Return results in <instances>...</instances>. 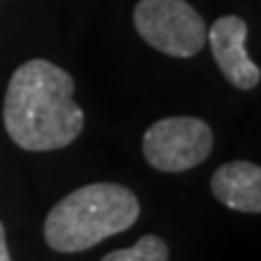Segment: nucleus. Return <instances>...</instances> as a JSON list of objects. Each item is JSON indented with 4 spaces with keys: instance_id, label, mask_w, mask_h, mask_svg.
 <instances>
[{
    "instance_id": "f03ea898",
    "label": "nucleus",
    "mask_w": 261,
    "mask_h": 261,
    "mask_svg": "<svg viewBox=\"0 0 261 261\" xmlns=\"http://www.w3.org/2000/svg\"><path fill=\"white\" fill-rule=\"evenodd\" d=\"M140 218V200L124 185L92 183L79 187L50 209L44 238L57 252H81L130 228Z\"/></svg>"
},
{
    "instance_id": "423d86ee",
    "label": "nucleus",
    "mask_w": 261,
    "mask_h": 261,
    "mask_svg": "<svg viewBox=\"0 0 261 261\" xmlns=\"http://www.w3.org/2000/svg\"><path fill=\"white\" fill-rule=\"evenodd\" d=\"M211 192L228 209L244 214L261 211V168L250 161H228L211 178Z\"/></svg>"
},
{
    "instance_id": "39448f33",
    "label": "nucleus",
    "mask_w": 261,
    "mask_h": 261,
    "mask_svg": "<svg viewBox=\"0 0 261 261\" xmlns=\"http://www.w3.org/2000/svg\"><path fill=\"white\" fill-rule=\"evenodd\" d=\"M246 35L248 24L240 15H222L207 31V42L218 68L228 83L240 89H252L261 81L259 65L246 53Z\"/></svg>"
},
{
    "instance_id": "7ed1b4c3",
    "label": "nucleus",
    "mask_w": 261,
    "mask_h": 261,
    "mask_svg": "<svg viewBox=\"0 0 261 261\" xmlns=\"http://www.w3.org/2000/svg\"><path fill=\"white\" fill-rule=\"evenodd\" d=\"M133 22L146 44L170 57L190 59L207 44L205 20L185 0H140Z\"/></svg>"
},
{
    "instance_id": "20e7f679",
    "label": "nucleus",
    "mask_w": 261,
    "mask_h": 261,
    "mask_svg": "<svg viewBox=\"0 0 261 261\" xmlns=\"http://www.w3.org/2000/svg\"><path fill=\"white\" fill-rule=\"evenodd\" d=\"M214 148V133L207 122L190 116L163 118L144 133L146 161L161 172H185L202 163Z\"/></svg>"
},
{
    "instance_id": "0eeeda50",
    "label": "nucleus",
    "mask_w": 261,
    "mask_h": 261,
    "mask_svg": "<svg viewBox=\"0 0 261 261\" xmlns=\"http://www.w3.org/2000/svg\"><path fill=\"white\" fill-rule=\"evenodd\" d=\"M170 250L159 235H142L130 248H120L100 261H168Z\"/></svg>"
},
{
    "instance_id": "6e6552de",
    "label": "nucleus",
    "mask_w": 261,
    "mask_h": 261,
    "mask_svg": "<svg viewBox=\"0 0 261 261\" xmlns=\"http://www.w3.org/2000/svg\"><path fill=\"white\" fill-rule=\"evenodd\" d=\"M0 261H11L9 246H7V238H5V226H3V222H0Z\"/></svg>"
},
{
    "instance_id": "f257e3e1",
    "label": "nucleus",
    "mask_w": 261,
    "mask_h": 261,
    "mask_svg": "<svg viewBox=\"0 0 261 261\" xmlns=\"http://www.w3.org/2000/svg\"><path fill=\"white\" fill-rule=\"evenodd\" d=\"M3 118L11 140L31 152L65 148L85 124L74 102V79L46 59H31L13 72Z\"/></svg>"
}]
</instances>
